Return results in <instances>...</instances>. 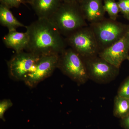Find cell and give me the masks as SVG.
Here are the masks:
<instances>
[{"mask_svg": "<svg viewBox=\"0 0 129 129\" xmlns=\"http://www.w3.org/2000/svg\"><path fill=\"white\" fill-rule=\"evenodd\" d=\"M25 28L29 37L26 51L40 57L59 55L66 48L65 38L48 19L38 18Z\"/></svg>", "mask_w": 129, "mask_h": 129, "instance_id": "6da1fadb", "label": "cell"}, {"mask_svg": "<svg viewBox=\"0 0 129 129\" xmlns=\"http://www.w3.org/2000/svg\"><path fill=\"white\" fill-rule=\"evenodd\" d=\"M48 19L65 38L81 28L88 26L79 3L62 2Z\"/></svg>", "mask_w": 129, "mask_h": 129, "instance_id": "7a4b0ae2", "label": "cell"}, {"mask_svg": "<svg viewBox=\"0 0 129 129\" xmlns=\"http://www.w3.org/2000/svg\"><path fill=\"white\" fill-rule=\"evenodd\" d=\"M100 51L117 42L129 32V25L110 18L89 24Z\"/></svg>", "mask_w": 129, "mask_h": 129, "instance_id": "3957f363", "label": "cell"}, {"mask_svg": "<svg viewBox=\"0 0 129 129\" xmlns=\"http://www.w3.org/2000/svg\"><path fill=\"white\" fill-rule=\"evenodd\" d=\"M57 68L79 85L89 79L83 58L70 47L59 55Z\"/></svg>", "mask_w": 129, "mask_h": 129, "instance_id": "277c9868", "label": "cell"}, {"mask_svg": "<svg viewBox=\"0 0 129 129\" xmlns=\"http://www.w3.org/2000/svg\"><path fill=\"white\" fill-rule=\"evenodd\" d=\"M67 46L83 58L98 55L100 52L98 43L89 25L81 28L65 37Z\"/></svg>", "mask_w": 129, "mask_h": 129, "instance_id": "5b68a950", "label": "cell"}, {"mask_svg": "<svg viewBox=\"0 0 129 129\" xmlns=\"http://www.w3.org/2000/svg\"><path fill=\"white\" fill-rule=\"evenodd\" d=\"M40 57L27 51L16 53L7 62L10 77L15 80L24 81L34 70Z\"/></svg>", "mask_w": 129, "mask_h": 129, "instance_id": "8992f818", "label": "cell"}, {"mask_svg": "<svg viewBox=\"0 0 129 129\" xmlns=\"http://www.w3.org/2000/svg\"><path fill=\"white\" fill-rule=\"evenodd\" d=\"M83 60L89 78L97 83H108L114 79L119 74V68L98 55Z\"/></svg>", "mask_w": 129, "mask_h": 129, "instance_id": "52a82bcc", "label": "cell"}, {"mask_svg": "<svg viewBox=\"0 0 129 129\" xmlns=\"http://www.w3.org/2000/svg\"><path fill=\"white\" fill-rule=\"evenodd\" d=\"M58 57L59 55H57L40 57L34 70L24 81L25 84L30 88H34L50 77L57 68Z\"/></svg>", "mask_w": 129, "mask_h": 129, "instance_id": "ba28073f", "label": "cell"}, {"mask_svg": "<svg viewBox=\"0 0 129 129\" xmlns=\"http://www.w3.org/2000/svg\"><path fill=\"white\" fill-rule=\"evenodd\" d=\"M98 56L119 68L129 57V32L118 41L101 51Z\"/></svg>", "mask_w": 129, "mask_h": 129, "instance_id": "9c48e42d", "label": "cell"}, {"mask_svg": "<svg viewBox=\"0 0 129 129\" xmlns=\"http://www.w3.org/2000/svg\"><path fill=\"white\" fill-rule=\"evenodd\" d=\"M79 5L85 19L89 24L106 18L103 0H82Z\"/></svg>", "mask_w": 129, "mask_h": 129, "instance_id": "30bf717a", "label": "cell"}, {"mask_svg": "<svg viewBox=\"0 0 129 129\" xmlns=\"http://www.w3.org/2000/svg\"><path fill=\"white\" fill-rule=\"evenodd\" d=\"M62 3L61 0H34L30 5L38 18L48 19Z\"/></svg>", "mask_w": 129, "mask_h": 129, "instance_id": "8fae6325", "label": "cell"}, {"mask_svg": "<svg viewBox=\"0 0 129 129\" xmlns=\"http://www.w3.org/2000/svg\"><path fill=\"white\" fill-rule=\"evenodd\" d=\"M3 41L7 48L14 50L16 53L25 50L29 42L27 32H21L17 30L10 31L5 35Z\"/></svg>", "mask_w": 129, "mask_h": 129, "instance_id": "7c38bea8", "label": "cell"}, {"mask_svg": "<svg viewBox=\"0 0 129 129\" xmlns=\"http://www.w3.org/2000/svg\"><path fill=\"white\" fill-rule=\"evenodd\" d=\"M0 23L7 28L9 32L16 30L20 27L26 28L27 27L14 17L10 8L1 3L0 4Z\"/></svg>", "mask_w": 129, "mask_h": 129, "instance_id": "4fadbf2b", "label": "cell"}, {"mask_svg": "<svg viewBox=\"0 0 129 129\" xmlns=\"http://www.w3.org/2000/svg\"><path fill=\"white\" fill-rule=\"evenodd\" d=\"M113 115L116 117L123 118L129 114V98L117 95L114 100Z\"/></svg>", "mask_w": 129, "mask_h": 129, "instance_id": "5bb4252c", "label": "cell"}, {"mask_svg": "<svg viewBox=\"0 0 129 129\" xmlns=\"http://www.w3.org/2000/svg\"><path fill=\"white\" fill-rule=\"evenodd\" d=\"M104 10L109 16V18L117 20L120 12L119 8L116 0H103Z\"/></svg>", "mask_w": 129, "mask_h": 129, "instance_id": "9a60e30c", "label": "cell"}, {"mask_svg": "<svg viewBox=\"0 0 129 129\" xmlns=\"http://www.w3.org/2000/svg\"><path fill=\"white\" fill-rule=\"evenodd\" d=\"M117 3L120 12L129 21V0H118Z\"/></svg>", "mask_w": 129, "mask_h": 129, "instance_id": "2e32d148", "label": "cell"}, {"mask_svg": "<svg viewBox=\"0 0 129 129\" xmlns=\"http://www.w3.org/2000/svg\"><path fill=\"white\" fill-rule=\"evenodd\" d=\"M117 95L122 97L129 98V76L121 84L118 90Z\"/></svg>", "mask_w": 129, "mask_h": 129, "instance_id": "e0dca14e", "label": "cell"}, {"mask_svg": "<svg viewBox=\"0 0 129 129\" xmlns=\"http://www.w3.org/2000/svg\"><path fill=\"white\" fill-rule=\"evenodd\" d=\"M13 104L9 99H4L0 102V118L5 120L4 114L8 109L12 106Z\"/></svg>", "mask_w": 129, "mask_h": 129, "instance_id": "ac0fdd59", "label": "cell"}, {"mask_svg": "<svg viewBox=\"0 0 129 129\" xmlns=\"http://www.w3.org/2000/svg\"><path fill=\"white\" fill-rule=\"evenodd\" d=\"M0 2L10 9L18 8L22 4H25L24 0H0Z\"/></svg>", "mask_w": 129, "mask_h": 129, "instance_id": "d6986e66", "label": "cell"}, {"mask_svg": "<svg viewBox=\"0 0 129 129\" xmlns=\"http://www.w3.org/2000/svg\"><path fill=\"white\" fill-rule=\"evenodd\" d=\"M120 123L125 129H129V114L121 119Z\"/></svg>", "mask_w": 129, "mask_h": 129, "instance_id": "ffe728a7", "label": "cell"}, {"mask_svg": "<svg viewBox=\"0 0 129 129\" xmlns=\"http://www.w3.org/2000/svg\"><path fill=\"white\" fill-rule=\"evenodd\" d=\"M82 0H61L63 3H79Z\"/></svg>", "mask_w": 129, "mask_h": 129, "instance_id": "44dd1931", "label": "cell"}, {"mask_svg": "<svg viewBox=\"0 0 129 129\" xmlns=\"http://www.w3.org/2000/svg\"><path fill=\"white\" fill-rule=\"evenodd\" d=\"M34 1V0H24L25 3H28L30 5Z\"/></svg>", "mask_w": 129, "mask_h": 129, "instance_id": "7402d4cb", "label": "cell"}, {"mask_svg": "<svg viewBox=\"0 0 129 129\" xmlns=\"http://www.w3.org/2000/svg\"><path fill=\"white\" fill-rule=\"evenodd\" d=\"M128 60V61H129V57H128V60Z\"/></svg>", "mask_w": 129, "mask_h": 129, "instance_id": "603a6c76", "label": "cell"}, {"mask_svg": "<svg viewBox=\"0 0 129 129\" xmlns=\"http://www.w3.org/2000/svg\"><path fill=\"white\" fill-rule=\"evenodd\" d=\"M116 1H118V0H116Z\"/></svg>", "mask_w": 129, "mask_h": 129, "instance_id": "cb8c5ba5", "label": "cell"}]
</instances>
